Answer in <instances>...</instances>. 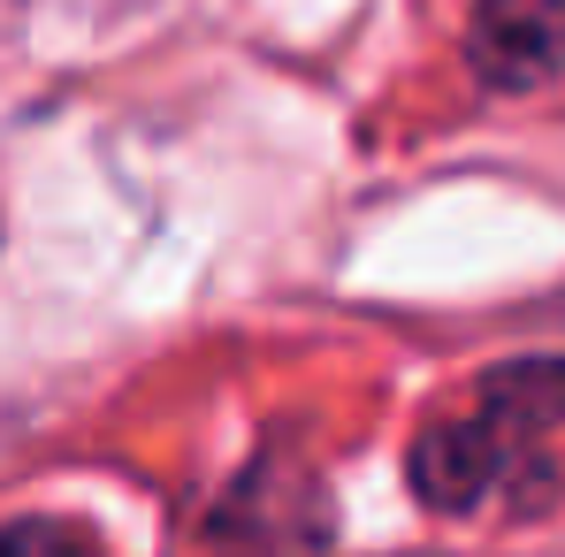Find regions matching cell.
Here are the masks:
<instances>
[{"mask_svg": "<svg viewBox=\"0 0 565 557\" xmlns=\"http://www.w3.org/2000/svg\"><path fill=\"white\" fill-rule=\"evenodd\" d=\"M0 557H99V535L85 519L31 512V519H8L0 527Z\"/></svg>", "mask_w": 565, "mask_h": 557, "instance_id": "3957f363", "label": "cell"}, {"mask_svg": "<svg viewBox=\"0 0 565 557\" xmlns=\"http://www.w3.org/2000/svg\"><path fill=\"white\" fill-rule=\"evenodd\" d=\"M237 489H245V496H260V519H276V512H282V496H276V459L245 465V481H237ZM290 504H298V535H290V543H298V550H306V543H329V496H321V481H313V473L290 489Z\"/></svg>", "mask_w": 565, "mask_h": 557, "instance_id": "277c9868", "label": "cell"}, {"mask_svg": "<svg viewBox=\"0 0 565 557\" xmlns=\"http://www.w3.org/2000/svg\"><path fill=\"white\" fill-rule=\"evenodd\" d=\"M467 69L489 93H535L565 69V0H473Z\"/></svg>", "mask_w": 565, "mask_h": 557, "instance_id": "7a4b0ae2", "label": "cell"}, {"mask_svg": "<svg viewBox=\"0 0 565 557\" xmlns=\"http://www.w3.org/2000/svg\"><path fill=\"white\" fill-rule=\"evenodd\" d=\"M565 428V360H504L473 382L459 413L413 436L405 481L428 512H489L543 473V436Z\"/></svg>", "mask_w": 565, "mask_h": 557, "instance_id": "6da1fadb", "label": "cell"}]
</instances>
